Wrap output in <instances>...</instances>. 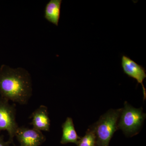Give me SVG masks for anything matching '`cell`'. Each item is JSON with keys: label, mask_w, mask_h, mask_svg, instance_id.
Masks as SVG:
<instances>
[{"label": "cell", "mask_w": 146, "mask_h": 146, "mask_svg": "<svg viewBox=\"0 0 146 146\" xmlns=\"http://www.w3.org/2000/svg\"><path fill=\"white\" fill-rule=\"evenodd\" d=\"M32 82L28 71L23 68L0 67V96L21 105L27 104L32 95Z\"/></svg>", "instance_id": "1"}, {"label": "cell", "mask_w": 146, "mask_h": 146, "mask_svg": "<svg viewBox=\"0 0 146 146\" xmlns=\"http://www.w3.org/2000/svg\"><path fill=\"white\" fill-rule=\"evenodd\" d=\"M121 110L120 108L108 110L93 125L96 146H109L110 140L118 129V121Z\"/></svg>", "instance_id": "2"}, {"label": "cell", "mask_w": 146, "mask_h": 146, "mask_svg": "<svg viewBox=\"0 0 146 146\" xmlns=\"http://www.w3.org/2000/svg\"><path fill=\"white\" fill-rule=\"evenodd\" d=\"M145 117L142 108H134L125 102L120 114L118 129H121L126 135H134L141 128Z\"/></svg>", "instance_id": "3"}, {"label": "cell", "mask_w": 146, "mask_h": 146, "mask_svg": "<svg viewBox=\"0 0 146 146\" xmlns=\"http://www.w3.org/2000/svg\"><path fill=\"white\" fill-rule=\"evenodd\" d=\"M15 105L11 104L8 100L0 97V131H7L11 144L13 143L18 126L16 121Z\"/></svg>", "instance_id": "4"}, {"label": "cell", "mask_w": 146, "mask_h": 146, "mask_svg": "<svg viewBox=\"0 0 146 146\" xmlns=\"http://www.w3.org/2000/svg\"><path fill=\"white\" fill-rule=\"evenodd\" d=\"M15 137L20 146H39L46 140L42 131L24 126L19 127Z\"/></svg>", "instance_id": "5"}, {"label": "cell", "mask_w": 146, "mask_h": 146, "mask_svg": "<svg viewBox=\"0 0 146 146\" xmlns=\"http://www.w3.org/2000/svg\"><path fill=\"white\" fill-rule=\"evenodd\" d=\"M121 66L125 74L128 76L135 79L138 83L142 85L144 99L145 100L146 90L143 84L144 79L146 78V70L145 68L124 55L122 56Z\"/></svg>", "instance_id": "6"}, {"label": "cell", "mask_w": 146, "mask_h": 146, "mask_svg": "<svg viewBox=\"0 0 146 146\" xmlns=\"http://www.w3.org/2000/svg\"><path fill=\"white\" fill-rule=\"evenodd\" d=\"M29 118L32 119L30 124L33 129L41 131H49L50 121L46 106H40L32 113Z\"/></svg>", "instance_id": "7"}, {"label": "cell", "mask_w": 146, "mask_h": 146, "mask_svg": "<svg viewBox=\"0 0 146 146\" xmlns=\"http://www.w3.org/2000/svg\"><path fill=\"white\" fill-rule=\"evenodd\" d=\"M62 136L60 143L65 144L72 143L77 145L80 139L76 133L72 119L71 117L66 119L62 125Z\"/></svg>", "instance_id": "8"}, {"label": "cell", "mask_w": 146, "mask_h": 146, "mask_svg": "<svg viewBox=\"0 0 146 146\" xmlns=\"http://www.w3.org/2000/svg\"><path fill=\"white\" fill-rule=\"evenodd\" d=\"M62 1V0H50L45 7V19L56 26H58L60 19Z\"/></svg>", "instance_id": "9"}, {"label": "cell", "mask_w": 146, "mask_h": 146, "mask_svg": "<svg viewBox=\"0 0 146 146\" xmlns=\"http://www.w3.org/2000/svg\"><path fill=\"white\" fill-rule=\"evenodd\" d=\"M76 145L77 146H96V138L93 126L87 130L86 134L80 138Z\"/></svg>", "instance_id": "10"}, {"label": "cell", "mask_w": 146, "mask_h": 146, "mask_svg": "<svg viewBox=\"0 0 146 146\" xmlns=\"http://www.w3.org/2000/svg\"><path fill=\"white\" fill-rule=\"evenodd\" d=\"M10 143L9 141H5L4 136H0V146H10Z\"/></svg>", "instance_id": "11"}, {"label": "cell", "mask_w": 146, "mask_h": 146, "mask_svg": "<svg viewBox=\"0 0 146 146\" xmlns=\"http://www.w3.org/2000/svg\"></svg>", "instance_id": "12"}]
</instances>
